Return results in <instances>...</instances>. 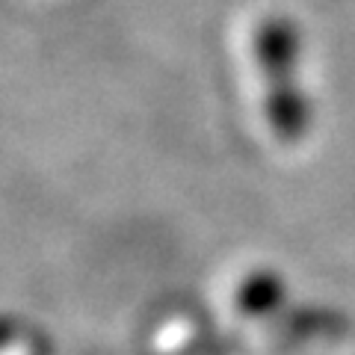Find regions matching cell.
Masks as SVG:
<instances>
[{
    "mask_svg": "<svg viewBox=\"0 0 355 355\" xmlns=\"http://www.w3.org/2000/svg\"><path fill=\"white\" fill-rule=\"evenodd\" d=\"M15 331H18V326H15V320L9 317V314H0V349H6L9 343H12V338H15Z\"/></svg>",
    "mask_w": 355,
    "mask_h": 355,
    "instance_id": "3",
    "label": "cell"
},
{
    "mask_svg": "<svg viewBox=\"0 0 355 355\" xmlns=\"http://www.w3.org/2000/svg\"><path fill=\"white\" fill-rule=\"evenodd\" d=\"M302 27L284 12L263 15L252 30V60L263 80V116L282 146H299L314 128V98L302 83Z\"/></svg>",
    "mask_w": 355,
    "mask_h": 355,
    "instance_id": "1",
    "label": "cell"
},
{
    "mask_svg": "<svg viewBox=\"0 0 355 355\" xmlns=\"http://www.w3.org/2000/svg\"><path fill=\"white\" fill-rule=\"evenodd\" d=\"M287 302V279L272 266H254L234 287V308L243 317L261 320Z\"/></svg>",
    "mask_w": 355,
    "mask_h": 355,
    "instance_id": "2",
    "label": "cell"
}]
</instances>
